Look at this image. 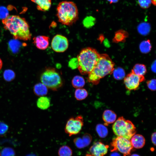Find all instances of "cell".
<instances>
[{"mask_svg":"<svg viewBox=\"0 0 156 156\" xmlns=\"http://www.w3.org/2000/svg\"><path fill=\"white\" fill-rule=\"evenodd\" d=\"M150 25L148 23H142L138 27V32L142 35L147 34L150 32Z\"/></svg>","mask_w":156,"mask_h":156,"instance_id":"obj_24","label":"cell"},{"mask_svg":"<svg viewBox=\"0 0 156 156\" xmlns=\"http://www.w3.org/2000/svg\"><path fill=\"white\" fill-rule=\"evenodd\" d=\"M114 66V63L107 54H100L96 64L88 74V81L94 85L98 84L101 79L112 73Z\"/></svg>","mask_w":156,"mask_h":156,"instance_id":"obj_2","label":"cell"},{"mask_svg":"<svg viewBox=\"0 0 156 156\" xmlns=\"http://www.w3.org/2000/svg\"><path fill=\"white\" fill-rule=\"evenodd\" d=\"M140 49L142 53H146L149 52L151 48V45L149 40L142 42L140 45Z\"/></svg>","mask_w":156,"mask_h":156,"instance_id":"obj_25","label":"cell"},{"mask_svg":"<svg viewBox=\"0 0 156 156\" xmlns=\"http://www.w3.org/2000/svg\"><path fill=\"white\" fill-rule=\"evenodd\" d=\"M96 22V19L92 16H86L83 20L82 24L86 28H91L93 26Z\"/></svg>","mask_w":156,"mask_h":156,"instance_id":"obj_26","label":"cell"},{"mask_svg":"<svg viewBox=\"0 0 156 156\" xmlns=\"http://www.w3.org/2000/svg\"><path fill=\"white\" fill-rule=\"evenodd\" d=\"M72 151L70 148L66 145L61 147L58 151L59 156H72Z\"/></svg>","mask_w":156,"mask_h":156,"instance_id":"obj_28","label":"cell"},{"mask_svg":"<svg viewBox=\"0 0 156 156\" xmlns=\"http://www.w3.org/2000/svg\"><path fill=\"white\" fill-rule=\"evenodd\" d=\"M2 66V62L1 59L0 58V70L1 69Z\"/></svg>","mask_w":156,"mask_h":156,"instance_id":"obj_42","label":"cell"},{"mask_svg":"<svg viewBox=\"0 0 156 156\" xmlns=\"http://www.w3.org/2000/svg\"><path fill=\"white\" fill-rule=\"evenodd\" d=\"M26 156H37V155L34 153H30L27 155Z\"/></svg>","mask_w":156,"mask_h":156,"instance_id":"obj_41","label":"cell"},{"mask_svg":"<svg viewBox=\"0 0 156 156\" xmlns=\"http://www.w3.org/2000/svg\"><path fill=\"white\" fill-rule=\"evenodd\" d=\"M8 126L4 122H0V135L5 134L8 130Z\"/></svg>","mask_w":156,"mask_h":156,"instance_id":"obj_35","label":"cell"},{"mask_svg":"<svg viewBox=\"0 0 156 156\" xmlns=\"http://www.w3.org/2000/svg\"><path fill=\"white\" fill-rule=\"evenodd\" d=\"M109 146L101 142H96L89 149V153L86 156H104L107 153Z\"/></svg>","mask_w":156,"mask_h":156,"instance_id":"obj_11","label":"cell"},{"mask_svg":"<svg viewBox=\"0 0 156 156\" xmlns=\"http://www.w3.org/2000/svg\"><path fill=\"white\" fill-rule=\"evenodd\" d=\"M128 33L123 30H120L115 33L113 41L115 42H124L128 36Z\"/></svg>","mask_w":156,"mask_h":156,"instance_id":"obj_19","label":"cell"},{"mask_svg":"<svg viewBox=\"0 0 156 156\" xmlns=\"http://www.w3.org/2000/svg\"><path fill=\"white\" fill-rule=\"evenodd\" d=\"M115 79L120 80L124 78L125 76V72L124 70L122 68L118 67L114 69L112 73Z\"/></svg>","mask_w":156,"mask_h":156,"instance_id":"obj_27","label":"cell"},{"mask_svg":"<svg viewBox=\"0 0 156 156\" xmlns=\"http://www.w3.org/2000/svg\"><path fill=\"white\" fill-rule=\"evenodd\" d=\"M144 80V76L137 75L131 71L124 78V83L128 90H135L138 88L140 83Z\"/></svg>","mask_w":156,"mask_h":156,"instance_id":"obj_9","label":"cell"},{"mask_svg":"<svg viewBox=\"0 0 156 156\" xmlns=\"http://www.w3.org/2000/svg\"><path fill=\"white\" fill-rule=\"evenodd\" d=\"M4 28L8 30L15 39L30 40L31 34L25 19L17 15H10L2 20Z\"/></svg>","mask_w":156,"mask_h":156,"instance_id":"obj_1","label":"cell"},{"mask_svg":"<svg viewBox=\"0 0 156 156\" xmlns=\"http://www.w3.org/2000/svg\"><path fill=\"white\" fill-rule=\"evenodd\" d=\"M152 3L155 5H156V0H151Z\"/></svg>","mask_w":156,"mask_h":156,"instance_id":"obj_43","label":"cell"},{"mask_svg":"<svg viewBox=\"0 0 156 156\" xmlns=\"http://www.w3.org/2000/svg\"><path fill=\"white\" fill-rule=\"evenodd\" d=\"M40 80L47 88L56 91L62 86L63 83L60 75L54 68L48 67L42 74Z\"/></svg>","mask_w":156,"mask_h":156,"instance_id":"obj_6","label":"cell"},{"mask_svg":"<svg viewBox=\"0 0 156 156\" xmlns=\"http://www.w3.org/2000/svg\"><path fill=\"white\" fill-rule=\"evenodd\" d=\"M147 85L148 88L152 91L156 90V79H152L147 82Z\"/></svg>","mask_w":156,"mask_h":156,"instance_id":"obj_34","label":"cell"},{"mask_svg":"<svg viewBox=\"0 0 156 156\" xmlns=\"http://www.w3.org/2000/svg\"><path fill=\"white\" fill-rule=\"evenodd\" d=\"M131 71L137 75L144 76L146 73L147 69L144 65L137 64L134 65Z\"/></svg>","mask_w":156,"mask_h":156,"instance_id":"obj_20","label":"cell"},{"mask_svg":"<svg viewBox=\"0 0 156 156\" xmlns=\"http://www.w3.org/2000/svg\"><path fill=\"white\" fill-rule=\"evenodd\" d=\"M1 156H15V153L13 148L10 147H5L1 151Z\"/></svg>","mask_w":156,"mask_h":156,"instance_id":"obj_30","label":"cell"},{"mask_svg":"<svg viewBox=\"0 0 156 156\" xmlns=\"http://www.w3.org/2000/svg\"><path fill=\"white\" fill-rule=\"evenodd\" d=\"M133 148L130 140L122 137L117 136L113 138L111 143V151H119L123 156L129 155Z\"/></svg>","mask_w":156,"mask_h":156,"instance_id":"obj_7","label":"cell"},{"mask_svg":"<svg viewBox=\"0 0 156 156\" xmlns=\"http://www.w3.org/2000/svg\"><path fill=\"white\" fill-rule=\"evenodd\" d=\"M33 42L36 46L41 50H45L48 47L49 38L44 36H38L34 37Z\"/></svg>","mask_w":156,"mask_h":156,"instance_id":"obj_13","label":"cell"},{"mask_svg":"<svg viewBox=\"0 0 156 156\" xmlns=\"http://www.w3.org/2000/svg\"><path fill=\"white\" fill-rule=\"evenodd\" d=\"M34 93L38 96H43L46 95L48 92L47 88L42 83L36 84L34 88Z\"/></svg>","mask_w":156,"mask_h":156,"instance_id":"obj_17","label":"cell"},{"mask_svg":"<svg viewBox=\"0 0 156 156\" xmlns=\"http://www.w3.org/2000/svg\"><path fill=\"white\" fill-rule=\"evenodd\" d=\"M111 153L109 156H121L116 151H113Z\"/></svg>","mask_w":156,"mask_h":156,"instance_id":"obj_38","label":"cell"},{"mask_svg":"<svg viewBox=\"0 0 156 156\" xmlns=\"http://www.w3.org/2000/svg\"><path fill=\"white\" fill-rule=\"evenodd\" d=\"M37 5L38 9L42 11H48L50 8L52 0H31Z\"/></svg>","mask_w":156,"mask_h":156,"instance_id":"obj_16","label":"cell"},{"mask_svg":"<svg viewBox=\"0 0 156 156\" xmlns=\"http://www.w3.org/2000/svg\"><path fill=\"white\" fill-rule=\"evenodd\" d=\"M3 77L6 81H9L13 80L15 78V74L11 70H5L3 73Z\"/></svg>","mask_w":156,"mask_h":156,"instance_id":"obj_29","label":"cell"},{"mask_svg":"<svg viewBox=\"0 0 156 156\" xmlns=\"http://www.w3.org/2000/svg\"><path fill=\"white\" fill-rule=\"evenodd\" d=\"M92 137L89 134H84L81 137H77L73 140L74 143L78 148L81 149L88 146L91 143Z\"/></svg>","mask_w":156,"mask_h":156,"instance_id":"obj_12","label":"cell"},{"mask_svg":"<svg viewBox=\"0 0 156 156\" xmlns=\"http://www.w3.org/2000/svg\"><path fill=\"white\" fill-rule=\"evenodd\" d=\"M138 3L140 6L144 9L148 8L152 3L151 0H138Z\"/></svg>","mask_w":156,"mask_h":156,"instance_id":"obj_32","label":"cell"},{"mask_svg":"<svg viewBox=\"0 0 156 156\" xmlns=\"http://www.w3.org/2000/svg\"><path fill=\"white\" fill-rule=\"evenodd\" d=\"M68 46V42L67 38L60 34L55 35L51 42L52 49L57 52H63L66 51Z\"/></svg>","mask_w":156,"mask_h":156,"instance_id":"obj_10","label":"cell"},{"mask_svg":"<svg viewBox=\"0 0 156 156\" xmlns=\"http://www.w3.org/2000/svg\"><path fill=\"white\" fill-rule=\"evenodd\" d=\"M110 3L117 2L119 0H107Z\"/></svg>","mask_w":156,"mask_h":156,"instance_id":"obj_40","label":"cell"},{"mask_svg":"<svg viewBox=\"0 0 156 156\" xmlns=\"http://www.w3.org/2000/svg\"><path fill=\"white\" fill-rule=\"evenodd\" d=\"M152 70L154 72H155V62H154L152 64L151 67Z\"/></svg>","mask_w":156,"mask_h":156,"instance_id":"obj_39","label":"cell"},{"mask_svg":"<svg viewBox=\"0 0 156 156\" xmlns=\"http://www.w3.org/2000/svg\"><path fill=\"white\" fill-rule=\"evenodd\" d=\"M129 156H140L137 154H133Z\"/></svg>","mask_w":156,"mask_h":156,"instance_id":"obj_44","label":"cell"},{"mask_svg":"<svg viewBox=\"0 0 156 156\" xmlns=\"http://www.w3.org/2000/svg\"><path fill=\"white\" fill-rule=\"evenodd\" d=\"M8 11L6 8L0 7V18L4 19L8 16Z\"/></svg>","mask_w":156,"mask_h":156,"instance_id":"obj_36","label":"cell"},{"mask_svg":"<svg viewBox=\"0 0 156 156\" xmlns=\"http://www.w3.org/2000/svg\"><path fill=\"white\" fill-rule=\"evenodd\" d=\"M117 116L113 111L109 109L105 110L103 114V119L105 122V125L114 123L116 119Z\"/></svg>","mask_w":156,"mask_h":156,"instance_id":"obj_15","label":"cell"},{"mask_svg":"<svg viewBox=\"0 0 156 156\" xmlns=\"http://www.w3.org/2000/svg\"><path fill=\"white\" fill-rule=\"evenodd\" d=\"M68 66L72 69L77 68L78 66V62L77 58L74 57L71 59L68 62Z\"/></svg>","mask_w":156,"mask_h":156,"instance_id":"obj_33","label":"cell"},{"mask_svg":"<svg viewBox=\"0 0 156 156\" xmlns=\"http://www.w3.org/2000/svg\"><path fill=\"white\" fill-rule=\"evenodd\" d=\"M100 54L95 49L87 47L83 49L77 56L78 68L82 75L88 74L96 64Z\"/></svg>","mask_w":156,"mask_h":156,"instance_id":"obj_3","label":"cell"},{"mask_svg":"<svg viewBox=\"0 0 156 156\" xmlns=\"http://www.w3.org/2000/svg\"><path fill=\"white\" fill-rule=\"evenodd\" d=\"M83 119L81 116L72 117L67 121L65 127V132L69 136L79 133L83 125Z\"/></svg>","mask_w":156,"mask_h":156,"instance_id":"obj_8","label":"cell"},{"mask_svg":"<svg viewBox=\"0 0 156 156\" xmlns=\"http://www.w3.org/2000/svg\"><path fill=\"white\" fill-rule=\"evenodd\" d=\"M20 43L15 40H12L9 42L10 49L13 52H16L20 46Z\"/></svg>","mask_w":156,"mask_h":156,"instance_id":"obj_31","label":"cell"},{"mask_svg":"<svg viewBox=\"0 0 156 156\" xmlns=\"http://www.w3.org/2000/svg\"><path fill=\"white\" fill-rule=\"evenodd\" d=\"M37 105L38 107L41 109H47L50 106V99L49 98L46 96H41L38 99L37 101Z\"/></svg>","mask_w":156,"mask_h":156,"instance_id":"obj_18","label":"cell"},{"mask_svg":"<svg viewBox=\"0 0 156 156\" xmlns=\"http://www.w3.org/2000/svg\"><path fill=\"white\" fill-rule=\"evenodd\" d=\"M88 95L87 91L85 89L77 88L75 92V96L79 101L82 100L86 99Z\"/></svg>","mask_w":156,"mask_h":156,"instance_id":"obj_22","label":"cell"},{"mask_svg":"<svg viewBox=\"0 0 156 156\" xmlns=\"http://www.w3.org/2000/svg\"><path fill=\"white\" fill-rule=\"evenodd\" d=\"M156 132L153 133L151 136V139L152 143L154 145H156Z\"/></svg>","mask_w":156,"mask_h":156,"instance_id":"obj_37","label":"cell"},{"mask_svg":"<svg viewBox=\"0 0 156 156\" xmlns=\"http://www.w3.org/2000/svg\"><path fill=\"white\" fill-rule=\"evenodd\" d=\"M85 83L84 79L80 76L77 75L75 76L72 81L73 86L77 88H82L84 86Z\"/></svg>","mask_w":156,"mask_h":156,"instance_id":"obj_21","label":"cell"},{"mask_svg":"<svg viewBox=\"0 0 156 156\" xmlns=\"http://www.w3.org/2000/svg\"><path fill=\"white\" fill-rule=\"evenodd\" d=\"M112 129L116 136L129 140L136 132V127L132 122L126 120L122 116L119 117L115 121L113 125Z\"/></svg>","mask_w":156,"mask_h":156,"instance_id":"obj_5","label":"cell"},{"mask_svg":"<svg viewBox=\"0 0 156 156\" xmlns=\"http://www.w3.org/2000/svg\"><path fill=\"white\" fill-rule=\"evenodd\" d=\"M57 16L59 22L62 24L72 25L78 19L79 13L76 4L71 1L60 2L57 6Z\"/></svg>","mask_w":156,"mask_h":156,"instance_id":"obj_4","label":"cell"},{"mask_svg":"<svg viewBox=\"0 0 156 156\" xmlns=\"http://www.w3.org/2000/svg\"><path fill=\"white\" fill-rule=\"evenodd\" d=\"M131 142L133 147L136 148H140L144 146L145 140L142 135L139 134H134L130 139Z\"/></svg>","mask_w":156,"mask_h":156,"instance_id":"obj_14","label":"cell"},{"mask_svg":"<svg viewBox=\"0 0 156 156\" xmlns=\"http://www.w3.org/2000/svg\"><path fill=\"white\" fill-rule=\"evenodd\" d=\"M0 156H1V155H0Z\"/></svg>","mask_w":156,"mask_h":156,"instance_id":"obj_45","label":"cell"},{"mask_svg":"<svg viewBox=\"0 0 156 156\" xmlns=\"http://www.w3.org/2000/svg\"><path fill=\"white\" fill-rule=\"evenodd\" d=\"M96 129L98 135L101 138H105L108 135L107 129L102 124H99L97 125Z\"/></svg>","mask_w":156,"mask_h":156,"instance_id":"obj_23","label":"cell"}]
</instances>
